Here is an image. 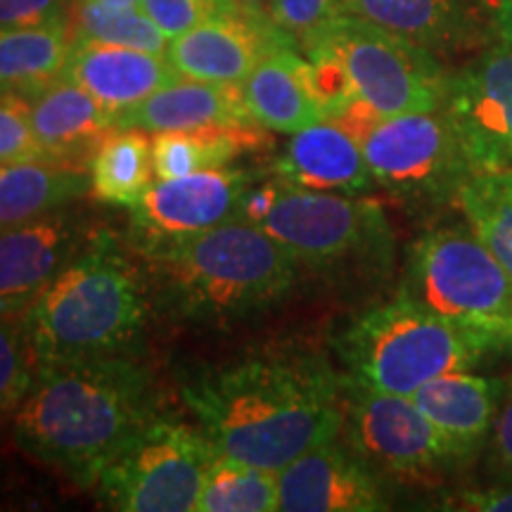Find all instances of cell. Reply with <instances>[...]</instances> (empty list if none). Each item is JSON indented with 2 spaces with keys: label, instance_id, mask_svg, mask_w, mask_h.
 Listing matches in <instances>:
<instances>
[{
  "label": "cell",
  "instance_id": "1",
  "mask_svg": "<svg viewBox=\"0 0 512 512\" xmlns=\"http://www.w3.org/2000/svg\"><path fill=\"white\" fill-rule=\"evenodd\" d=\"M181 394L216 451L271 472L342 432L344 377L313 354L271 351L207 366Z\"/></svg>",
  "mask_w": 512,
  "mask_h": 512
},
{
  "label": "cell",
  "instance_id": "2",
  "mask_svg": "<svg viewBox=\"0 0 512 512\" xmlns=\"http://www.w3.org/2000/svg\"><path fill=\"white\" fill-rule=\"evenodd\" d=\"M157 413L152 377L133 358H74L38 370L15 411V441L76 484L95 486L107 463Z\"/></svg>",
  "mask_w": 512,
  "mask_h": 512
},
{
  "label": "cell",
  "instance_id": "3",
  "mask_svg": "<svg viewBox=\"0 0 512 512\" xmlns=\"http://www.w3.org/2000/svg\"><path fill=\"white\" fill-rule=\"evenodd\" d=\"M164 304L190 323H230L283 302L299 264L266 230L230 221L207 233L140 252Z\"/></svg>",
  "mask_w": 512,
  "mask_h": 512
},
{
  "label": "cell",
  "instance_id": "4",
  "mask_svg": "<svg viewBox=\"0 0 512 512\" xmlns=\"http://www.w3.org/2000/svg\"><path fill=\"white\" fill-rule=\"evenodd\" d=\"M145 318L143 275L107 230L76 249L27 311L41 366L121 354Z\"/></svg>",
  "mask_w": 512,
  "mask_h": 512
},
{
  "label": "cell",
  "instance_id": "5",
  "mask_svg": "<svg viewBox=\"0 0 512 512\" xmlns=\"http://www.w3.org/2000/svg\"><path fill=\"white\" fill-rule=\"evenodd\" d=\"M496 349L477 332L399 297L358 316L337 339L351 380L413 396L434 377L479 366Z\"/></svg>",
  "mask_w": 512,
  "mask_h": 512
},
{
  "label": "cell",
  "instance_id": "6",
  "mask_svg": "<svg viewBox=\"0 0 512 512\" xmlns=\"http://www.w3.org/2000/svg\"><path fill=\"white\" fill-rule=\"evenodd\" d=\"M403 297L482 335L508 354L512 280L470 226L430 230L408 252Z\"/></svg>",
  "mask_w": 512,
  "mask_h": 512
},
{
  "label": "cell",
  "instance_id": "7",
  "mask_svg": "<svg viewBox=\"0 0 512 512\" xmlns=\"http://www.w3.org/2000/svg\"><path fill=\"white\" fill-rule=\"evenodd\" d=\"M332 121L361 145L375 185L406 200L456 202L460 185L472 176L444 110L384 117L356 100Z\"/></svg>",
  "mask_w": 512,
  "mask_h": 512
},
{
  "label": "cell",
  "instance_id": "8",
  "mask_svg": "<svg viewBox=\"0 0 512 512\" xmlns=\"http://www.w3.org/2000/svg\"><path fill=\"white\" fill-rule=\"evenodd\" d=\"M256 226L313 271L380 268L392 261V228L373 200L304 190L278 178L271 207Z\"/></svg>",
  "mask_w": 512,
  "mask_h": 512
},
{
  "label": "cell",
  "instance_id": "9",
  "mask_svg": "<svg viewBox=\"0 0 512 512\" xmlns=\"http://www.w3.org/2000/svg\"><path fill=\"white\" fill-rule=\"evenodd\" d=\"M299 46L335 53L354 83L358 100L384 117L444 110L451 74L437 55L368 19L342 15Z\"/></svg>",
  "mask_w": 512,
  "mask_h": 512
},
{
  "label": "cell",
  "instance_id": "10",
  "mask_svg": "<svg viewBox=\"0 0 512 512\" xmlns=\"http://www.w3.org/2000/svg\"><path fill=\"white\" fill-rule=\"evenodd\" d=\"M214 451L202 430L157 413L107 463L93 489L110 510L195 512Z\"/></svg>",
  "mask_w": 512,
  "mask_h": 512
},
{
  "label": "cell",
  "instance_id": "11",
  "mask_svg": "<svg viewBox=\"0 0 512 512\" xmlns=\"http://www.w3.org/2000/svg\"><path fill=\"white\" fill-rule=\"evenodd\" d=\"M344 441L380 477L434 486L460 465L453 448L411 396L389 394L344 377Z\"/></svg>",
  "mask_w": 512,
  "mask_h": 512
},
{
  "label": "cell",
  "instance_id": "12",
  "mask_svg": "<svg viewBox=\"0 0 512 512\" xmlns=\"http://www.w3.org/2000/svg\"><path fill=\"white\" fill-rule=\"evenodd\" d=\"M254 176L245 169H207L181 178H157L131 207L138 252L207 233L238 221L242 197Z\"/></svg>",
  "mask_w": 512,
  "mask_h": 512
},
{
  "label": "cell",
  "instance_id": "13",
  "mask_svg": "<svg viewBox=\"0 0 512 512\" xmlns=\"http://www.w3.org/2000/svg\"><path fill=\"white\" fill-rule=\"evenodd\" d=\"M444 114L472 174L512 166V46L484 50L451 74Z\"/></svg>",
  "mask_w": 512,
  "mask_h": 512
},
{
  "label": "cell",
  "instance_id": "14",
  "mask_svg": "<svg viewBox=\"0 0 512 512\" xmlns=\"http://www.w3.org/2000/svg\"><path fill=\"white\" fill-rule=\"evenodd\" d=\"M285 46H297V41L287 36L271 15L235 5L171 38L166 60L185 79L242 86L256 64Z\"/></svg>",
  "mask_w": 512,
  "mask_h": 512
},
{
  "label": "cell",
  "instance_id": "15",
  "mask_svg": "<svg viewBox=\"0 0 512 512\" xmlns=\"http://www.w3.org/2000/svg\"><path fill=\"white\" fill-rule=\"evenodd\" d=\"M382 477L351 448L332 437L294 458L278 472L283 512H380L387 510Z\"/></svg>",
  "mask_w": 512,
  "mask_h": 512
},
{
  "label": "cell",
  "instance_id": "16",
  "mask_svg": "<svg viewBox=\"0 0 512 512\" xmlns=\"http://www.w3.org/2000/svg\"><path fill=\"white\" fill-rule=\"evenodd\" d=\"M81 245L62 211L0 230V318L27 313Z\"/></svg>",
  "mask_w": 512,
  "mask_h": 512
},
{
  "label": "cell",
  "instance_id": "17",
  "mask_svg": "<svg viewBox=\"0 0 512 512\" xmlns=\"http://www.w3.org/2000/svg\"><path fill=\"white\" fill-rule=\"evenodd\" d=\"M27 95L38 147L50 162L86 169L100 145L119 131L117 117L64 76Z\"/></svg>",
  "mask_w": 512,
  "mask_h": 512
},
{
  "label": "cell",
  "instance_id": "18",
  "mask_svg": "<svg viewBox=\"0 0 512 512\" xmlns=\"http://www.w3.org/2000/svg\"><path fill=\"white\" fill-rule=\"evenodd\" d=\"M62 76L91 93L114 117L181 79L166 55L76 36Z\"/></svg>",
  "mask_w": 512,
  "mask_h": 512
},
{
  "label": "cell",
  "instance_id": "19",
  "mask_svg": "<svg viewBox=\"0 0 512 512\" xmlns=\"http://www.w3.org/2000/svg\"><path fill=\"white\" fill-rule=\"evenodd\" d=\"M273 171L275 178L297 188L332 195L354 197L375 188L361 145L332 119L292 133Z\"/></svg>",
  "mask_w": 512,
  "mask_h": 512
},
{
  "label": "cell",
  "instance_id": "20",
  "mask_svg": "<svg viewBox=\"0 0 512 512\" xmlns=\"http://www.w3.org/2000/svg\"><path fill=\"white\" fill-rule=\"evenodd\" d=\"M503 387L505 380L453 370L422 384L411 399L465 465L489 444Z\"/></svg>",
  "mask_w": 512,
  "mask_h": 512
},
{
  "label": "cell",
  "instance_id": "21",
  "mask_svg": "<svg viewBox=\"0 0 512 512\" xmlns=\"http://www.w3.org/2000/svg\"><path fill=\"white\" fill-rule=\"evenodd\" d=\"M252 124L256 121L247 110L240 83H209L185 76L117 114V128H143L147 133Z\"/></svg>",
  "mask_w": 512,
  "mask_h": 512
},
{
  "label": "cell",
  "instance_id": "22",
  "mask_svg": "<svg viewBox=\"0 0 512 512\" xmlns=\"http://www.w3.org/2000/svg\"><path fill=\"white\" fill-rule=\"evenodd\" d=\"M247 110L266 131L297 133L302 128L325 121L311 86L309 60L285 46L273 50L242 83Z\"/></svg>",
  "mask_w": 512,
  "mask_h": 512
},
{
  "label": "cell",
  "instance_id": "23",
  "mask_svg": "<svg viewBox=\"0 0 512 512\" xmlns=\"http://www.w3.org/2000/svg\"><path fill=\"white\" fill-rule=\"evenodd\" d=\"M91 190L81 166L31 159L0 166V230L55 214Z\"/></svg>",
  "mask_w": 512,
  "mask_h": 512
},
{
  "label": "cell",
  "instance_id": "24",
  "mask_svg": "<svg viewBox=\"0 0 512 512\" xmlns=\"http://www.w3.org/2000/svg\"><path fill=\"white\" fill-rule=\"evenodd\" d=\"M264 126H202L159 131L152 136V166L157 178H181L207 169H223L266 143Z\"/></svg>",
  "mask_w": 512,
  "mask_h": 512
},
{
  "label": "cell",
  "instance_id": "25",
  "mask_svg": "<svg viewBox=\"0 0 512 512\" xmlns=\"http://www.w3.org/2000/svg\"><path fill=\"white\" fill-rule=\"evenodd\" d=\"M354 15L432 50H451L472 34L460 0H354Z\"/></svg>",
  "mask_w": 512,
  "mask_h": 512
},
{
  "label": "cell",
  "instance_id": "26",
  "mask_svg": "<svg viewBox=\"0 0 512 512\" xmlns=\"http://www.w3.org/2000/svg\"><path fill=\"white\" fill-rule=\"evenodd\" d=\"M72 46L69 22L0 29V86L31 93L60 79Z\"/></svg>",
  "mask_w": 512,
  "mask_h": 512
},
{
  "label": "cell",
  "instance_id": "27",
  "mask_svg": "<svg viewBox=\"0 0 512 512\" xmlns=\"http://www.w3.org/2000/svg\"><path fill=\"white\" fill-rule=\"evenodd\" d=\"M88 174L95 200L112 207H133L155 183L152 136L143 128H119L95 152Z\"/></svg>",
  "mask_w": 512,
  "mask_h": 512
},
{
  "label": "cell",
  "instance_id": "28",
  "mask_svg": "<svg viewBox=\"0 0 512 512\" xmlns=\"http://www.w3.org/2000/svg\"><path fill=\"white\" fill-rule=\"evenodd\" d=\"M456 204L512 280V166L477 171L460 185Z\"/></svg>",
  "mask_w": 512,
  "mask_h": 512
},
{
  "label": "cell",
  "instance_id": "29",
  "mask_svg": "<svg viewBox=\"0 0 512 512\" xmlns=\"http://www.w3.org/2000/svg\"><path fill=\"white\" fill-rule=\"evenodd\" d=\"M278 510V472L214 451L204 472L195 512Z\"/></svg>",
  "mask_w": 512,
  "mask_h": 512
},
{
  "label": "cell",
  "instance_id": "30",
  "mask_svg": "<svg viewBox=\"0 0 512 512\" xmlns=\"http://www.w3.org/2000/svg\"><path fill=\"white\" fill-rule=\"evenodd\" d=\"M69 24L76 38L166 55L169 38L140 8H114L95 0H74Z\"/></svg>",
  "mask_w": 512,
  "mask_h": 512
},
{
  "label": "cell",
  "instance_id": "31",
  "mask_svg": "<svg viewBox=\"0 0 512 512\" xmlns=\"http://www.w3.org/2000/svg\"><path fill=\"white\" fill-rule=\"evenodd\" d=\"M38 370L41 363L31 339L27 313L0 318V418L22 406L34 387Z\"/></svg>",
  "mask_w": 512,
  "mask_h": 512
},
{
  "label": "cell",
  "instance_id": "32",
  "mask_svg": "<svg viewBox=\"0 0 512 512\" xmlns=\"http://www.w3.org/2000/svg\"><path fill=\"white\" fill-rule=\"evenodd\" d=\"M31 159H43V155L31 124L29 95L0 86V166Z\"/></svg>",
  "mask_w": 512,
  "mask_h": 512
},
{
  "label": "cell",
  "instance_id": "33",
  "mask_svg": "<svg viewBox=\"0 0 512 512\" xmlns=\"http://www.w3.org/2000/svg\"><path fill=\"white\" fill-rule=\"evenodd\" d=\"M271 19L299 43L332 19L354 15V0H271Z\"/></svg>",
  "mask_w": 512,
  "mask_h": 512
},
{
  "label": "cell",
  "instance_id": "34",
  "mask_svg": "<svg viewBox=\"0 0 512 512\" xmlns=\"http://www.w3.org/2000/svg\"><path fill=\"white\" fill-rule=\"evenodd\" d=\"M235 5V0H140V10L162 29L169 41Z\"/></svg>",
  "mask_w": 512,
  "mask_h": 512
},
{
  "label": "cell",
  "instance_id": "35",
  "mask_svg": "<svg viewBox=\"0 0 512 512\" xmlns=\"http://www.w3.org/2000/svg\"><path fill=\"white\" fill-rule=\"evenodd\" d=\"M489 472L496 484H512V377L505 380L489 437Z\"/></svg>",
  "mask_w": 512,
  "mask_h": 512
},
{
  "label": "cell",
  "instance_id": "36",
  "mask_svg": "<svg viewBox=\"0 0 512 512\" xmlns=\"http://www.w3.org/2000/svg\"><path fill=\"white\" fill-rule=\"evenodd\" d=\"M74 0H0V29L69 22Z\"/></svg>",
  "mask_w": 512,
  "mask_h": 512
},
{
  "label": "cell",
  "instance_id": "37",
  "mask_svg": "<svg viewBox=\"0 0 512 512\" xmlns=\"http://www.w3.org/2000/svg\"><path fill=\"white\" fill-rule=\"evenodd\" d=\"M458 510L475 512H512V484H494L486 489L463 491L458 496Z\"/></svg>",
  "mask_w": 512,
  "mask_h": 512
},
{
  "label": "cell",
  "instance_id": "38",
  "mask_svg": "<svg viewBox=\"0 0 512 512\" xmlns=\"http://www.w3.org/2000/svg\"><path fill=\"white\" fill-rule=\"evenodd\" d=\"M486 8L498 41L512 46V0H486Z\"/></svg>",
  "mask_w": 512,
  "mask_h": 512
},
{
  "label": "cell",
  "instance_id": "39",
  "mask_svg": "<svg viewBox=\"0 0 512 512\" xmlns=\"http://www.w3.org/2000/svg\"><path fill=\"white\" fill-rule=\"evenodd\" d=\"M235 3L245 10L259 12V15H271V12H268V8H271V0H235Z\"/></svg>",
  "mask_w": 512,
  "mask_h": 512
},
{
  "label": "cell",
  "instance_id": "40",
  "mask_svg": "<svg viewBox=\"0 0 512 512\" xmlns=\"http://www.w3.org/2000/svg\"><path fill=\"white\" fill-rule=\"evenodd\" d=\"M102 5H114V8H140V0H95Z\"/></svg>",
  "mask_w": 512,
  "mask_h": 512
},
{
  "label": "cell",
  "instance_id": "41",
  "mask_svg": "<svg viewBox=\"0 0 512 512\" xmlns=\"http://www.w3.org/2000/svg\"><path fill=\"white\" fill-rule=\"evenodd\" d=\"M508 354H510V356H512V342H510V349H508Z\"/></svg>",
  "mask_w": 512,
  "mask_h": 512
}]
</instances>
